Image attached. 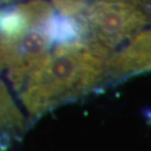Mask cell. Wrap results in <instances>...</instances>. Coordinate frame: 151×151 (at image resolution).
Masks as SVG:
<instances>
[{
	"label": "cell",
	"mask_w": 151,
	"mask_h": 151,
	"mask_svg": "<svg viewBox=\"0 0 151 151\" xmlns=\"http://www.w3.org/2000/svg\"><path fill=\"white\" fill-rule=\"evenodd\" d=\"M107 59L86 37L56 44L19 94L28 114L37 119L94 90L107 81Z\"/></svg>",
	"instance_id": "obj_1"
},
{
	"label": "cell",
	"mask_w": 151,
	"mask_h": 151,
	"mask_svg": "<svg viewBox=\"0 0 151 151\" xmlns=\"http://www.w3.org/2000/svg\"><path fill=\"white\" fill-rule=\"evenodd\" d=\"M78 17L84 37L108 58L151 25L150 6L134 1H96Z\"/></svg>",
	"instance_id": "obj_2"
},
{
	"label": "cell",
	"mask_w": 151,
	"mask_h": 151,
	"mask_svg": "<svg viewBox=\"0 0 151 151\" xmlns=\"http://www.w3.org/2000/svg\"><path fill=\"white\" fill-rule=\"evenodd\" d=\"M146 71H151V25L109 56L106 80H122Z\"/></svg>",
	"instance_id": "obj_3"
},
{
	"label": "cell",
	"mask_w": 151,
	"mask_h": 151,
	"mask_svg": "<svg viewBox=\"0 0 151 151\" xmlns=\"http://www.w3.org/2000/svg\"><path fill=\"white\" fill-rule=\"evenodd\" d=\"M8 47L0 34V137H16L25 129V117L15 103L8 87L1 78L7 70Z\"/></svg>",
	"instance_id": "obj_4"
}]
</instances>
